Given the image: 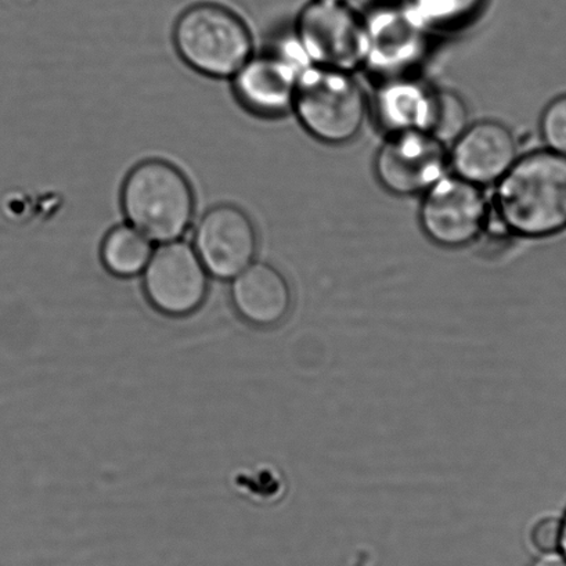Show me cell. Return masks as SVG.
<instances>
[{
	"instance_id": "ffe728a7",
	"label": "cell",
	"mask_w": 566,
	"mask_h": 566,
	"mask_svg": "<svg viewBox=\"0 0 566 566\" xmlns=\"http://www.w3.org/2000/svg\"><path fill=\"white\" fill-rule=\"evenodd\" d=\"M559 546L563 547V552L566 557V515L563 522H560V541Z\"/></svg>"
},
{
	"instance_id": "5bb4252c",
	"label": "cell",
	"mask_w": 566,
	"mask_h": 566,
	"mask_svg": "<svg viewBox=\"0 0 566 566\" xmlns=\"http://www.w3.org/2000/svg\"><path fill=\"white\" fill-rule=\"evenodd\" d=\"M153 252V241L129 223L109 230L102 244L104 266L118 277L145 271Z\"/></svg>"
},
{
	"instance_id": "5b68a950",
	"label": "cell",
	"mask_w": 566,
	"mask_h": 566,
	"mask_svg": "<svg viewBox=\"0 0 566 566\" xmlns=\"http://www.w3.org/2000/svg\"><path fill=\"white\" fill-rule=\"evenodd\" d=\"M301 52L315 67L350 73L366 62L368 35L363 24L345 3L313 0L296 23Z\"/></svg>"
},
{
	"instance_id": "52a82bcc",
	"label": "cell",
	"mask_w": 566,
	"mask_h": 566,
	"mask_svg": "<svg viewBox=\"0 0 566 566\" xmlns=\"http://www.w3.org/2000/svg\"><path fill=\"white\" fill-rule=\"evenodd\" d=\"M145 290L151 304L169 316L199 310L208 290V272L193 245L175 240L159 244L145 269Z\"/></svg>"
},
{
	"instance_id": "9a60e30c",
	"label": "cell",
	"mask_w": 566,
	"mask_h": 566,
	"mask_svg": "<svg viewBox=\"0 0 566 566\" xmlns=\"http://www.w3.org/2000/svg\"><path fill=\"white\" fill-rule=\"evenodd\" d=\"M469 126V109L458 93L433 91L430 125L427 134L443 143H454Z\"/></svg>"
},
{
	"instance_id": "30bf717a",
	"label": "cell",
	"mask_w": 566,
	"mask_h": 566,
	"mask_svg": "<svg viewBox=\"0 0 566 566\" xmlns=\"http://www.w3.org/2000/svg\"><path fill=\"white\" fill-rule=\"evenodd\" d=\"M518 158L513 132L496 120H481L454 140L449 165L459 178L486 186L502 179Z\"/></svg>"
},
{
	"instance_id": "3957f363",
	"label": "cell",
	"mask_w": 566,
	"mask_h": 566,
	"mask_svg": "<svg viewBox=\"0 0 566 566\" xmlns=\"http://www.w3.org/2000/svg\"><path fill=\"white\" fill-rule=\"evenodd\" d=\"M176 51L190 69L211 78L234 76L252 56L249 27L217 3L195 4L174 29Z\"/></svg>"
},
{
	"instance_id": "44dd1931",
	"label": "cell",
	"mask_w": 566,
	"mask_h": 566,
	"mask_svg": "<svg viewBox=\"0 0 566 566\" xmlns=\"http://www.w3.org/2000/svg\"><path fill=\"white\" fill-rule=\"evenodd\" d=\"M332 2L345 3V2H346V0H332Z\"/></svg>"
},
{
	"instance_id": "4fadbf2b",
	"label": "cell",
	"mask_w": 566,
	"mask_h": 566,
	"mask_svg": "<svg viewBox=\"0 0 566 566\" xmlns=\"http://www.w3.org/2000/svg\"><path fill=\"white\" fill-rule=\"evenodd\" d=\"M433 91L416 82L398 81L381 87L376 98L380 124L391 134L406 130H428Z\"/></svg>"
},
{
	"instance_id": "9c48e42d",
	"label": "cell",
	"mask_w": 566,
	"mask_h": 566,
	"mask_svg": "<svg viewBox=\"0 0 566 566\" xmlns=\"http://www.w3.org/2000/svg\"><path fill=\"white\" fill-rule=\"evenodd\" d=\"M193 247L208 274L234 279L254 262L258 250L254 222L239 207H212L197 224Z\"/></svg>"
},
{
	"instance_id": "7a4b0ae2",
	"label": "cell",
	"mask_w": 566,
	"mask_h": 566,
	"mask_svg": "<svg viewBox=\"0 0 566 566\" xmlns=\"http://www.w3.org/2000/svg\"><path fill=\"white\" fill-rule=\"evenodd\" d=\"M126 221L153 243L179 240L195 219L189 179L164 159H146L130 170L120 191Z\"/></svg>"
},
{
	"instance_id": "ac0fdd59",
	"label": "cell",
	"mask_w": 566,
	"mask_h": 566,
	"mask_svg": "<svg viewBox=\"0 0 566 566\" xmlns=\"http://www.w3.org/2000/svg\"><path fill=\"white\" fill-rule=\"evenodd\" d=\"M532 543L538 552L552 553L559 546L560 521L544 518L537 522L532 530Z\"/></svg>"
},
{
	"instance_id": "6da1fadb",
	"label": "cell",
	"mask_w": 566,
	"mask_h": 566,
	"mask_svg": "<svg viewBox=\"0 0 566 566\" xmlns=\"http://www.w3.org/2000/svg\"><path fill=\"white\" fill-rule=\"evenodd\" d=\"M497 184L494 208L509 232L538 239L566 229V158L526 154Z\"/></svg>"
},
{
	"instance_id": "7c38bea8",
	"label": "cell",
	"mask_w": 566,
	"mask_h": 566,
	"mask_svg": "<svg viewBox=\"0 0 566 566\" xmlns=\"http://www.w3.org/2000/svg\"><path fill=\"white\" fill-rule=\"evenodd\" d=\"M235 310L255 326H273L282 322L291 305L287 280L272 265L252 262L232 285Z\"/></svg>"
},
{
	"instance_id": "ba28073f",
	"label": "cell",
	"mask_w": 566,
	"mask_h": 566,
	"mask_svg": "<svg viewBox=\"0 0 566 566\" xmlns=\"http://www.w3.org/2000/svg\"><path fill=\"white\" fill-rule=\"evenodd\" d=\"M447 147L422 130L397 132L388 137L376 158L380 184L397 196L426 193L447 172Z\"/></svg>"
},
{
	"instance_id": "d6986e66",
	"label": "cell",
	"mask_w": 566,
	"mask_h": 566,
	"mask_svg": "<svg viewBox=\"0 0 566 566\" xmlns=\"http://www.w3.org/2000/svg\"><path fill=\"white\" fill-rule=\"evenodd\" d=\"M531 566H566V559L559 555L547 554L536 559Z\"/></svg>"
},
{
	"instance_id": "277c9868",
	"label": "cell",
	"mask_w": 566,
	"mask_h": 566,
	"mask_svg": "<svg viewBox=\"0 0 566 566\" xmlns=\"http://www.w3.org/2000/svg\"><path fill=\"white\" fill-rule=\"evenodd\" d=\"M293 109L313 137L339 146L359 135L367 101L350 73L313 65L300 74Z\"/></svg>"
},
{
	"instance_id": "e0dca14e",
	"label": "cell",
	"mask_w": 566,
	"mask_h": 566,
	"mask_svg": "<svg viewBox=\"0 0 566 566\" xmlns=\"http://www.w3.org/2000/svg\"><path fill=\"white\" fill-rule=\"evenodd\" d=\"M541 132L548 150L566 158V95L555 98L544 109Z\"/></svg>"
},
{
	"instance_id": "8992f818",
	"label": "cell",
	"mask_w": 566,
	"mask_h": 566,
	"mask_svg": "<svg viewBox=\"0 0 566 566\" xmlns=\"http://www.w3.org/2000/svg\"><path fill=\"white\" fill-rule=\"evenodd\" d=\"M489 219V205L481 186L459 176H443L424 193L420 208L421 229L433 243L449 249L480 238Z\"/></svg>"
},
{
	"instance_id": "2e32d148",
	"label": "cell",
	"mask_w": 566,
	"mask_h": 566,
	"mask_svg": "<svg viewBox=\"0 0 566 566\" xmlns=\"http://www.w3.org/2000/svg\"><path fill=\"white\" fill-rule=\"evenodd\" d=\"M481 2L482 0H416L415 15L422 21L444 24L465 18Z\"/></svg>"
},
{
	"instance_id": "8fae6325",
	"label": "cell",
	"mask_w": 566,
	"mask_h": 566,
	"mask_svg": "<svg viewBox=\"0 0 566 566\" xmlns=\"http://www.w3.org/2000/svg\"><path fill=\"white\" fill-rule=\"evenodd\" d=\"M300 74L289 56L258 54L233 76L234 95L252 114L280 117L293 108Z\"/></svg>"
}]
</instances>
